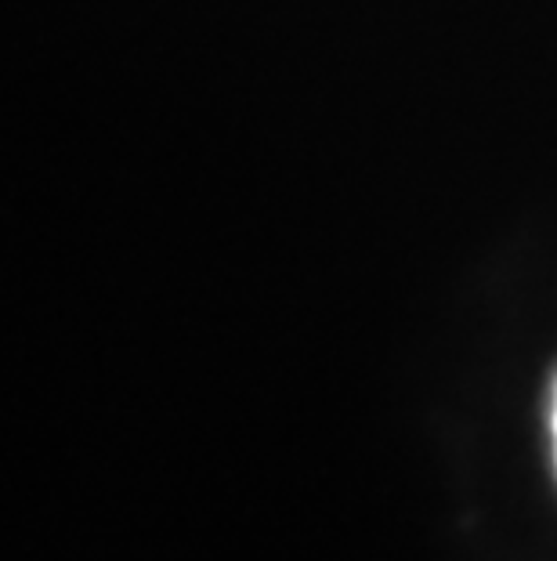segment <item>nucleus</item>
I'll return each mask as SVG.
<instances>
[{
  "label": "nucleus",
  "instance_id": "nucleus-1",
  "mask_svg": "<svg viewBox=\"0 0 557 561\" xmlns=\"http://www.w3.org/2000/svg\"><path fill=\"white\" fill-rule=\"evenodd\" d=\"M554 446H557V391H554Z\"/></svg>",
  "mask_w": 557,
  "mask_h": 561
}]
</instances>
